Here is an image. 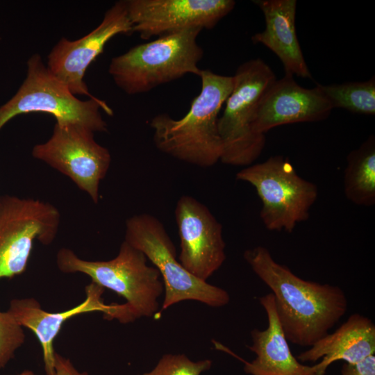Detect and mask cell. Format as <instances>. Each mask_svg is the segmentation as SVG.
Segmentation results:
<instances>
[{"label": "cell", "mask_w": 375, "mask_h": 375, "mask_svg": "<svg viewBox=\"0 0 375 375\" xmlns=\"http://www.w3.org/2000/svg\"><path fill=\"white\" fill-rule=\"evenodd\" d=\"M243 257L272 290L277 317L288 342L311 347L346 313L347 299L340 287L299 277L277 262L262 246L247 249Z\"/></svg>", "instance_id": "1"}, {"label": "cell", "mask_w": 375, "mask_h": 375, "mask_svg": "<svg viewBox=\"0 0 375 375\" xmlns=\"http://www.w3.org/2000/svg\"><path fill=\"white\" fill-rule=\"evenodd\" d=\"M200 93L181 119L167 113L153 117L150 127L156 148L181 161L209 167L220 160L222 144L219 133V114L233 86V76L201 69Z\"/></svg>", "instance_id": "2"}, {"label": "cell", "mask_w": 375, "mask_h": 375, "mask_svg": "<svg viewBox=\"0 0 375 375\" xmlns=\"http://www.w3.org/2000/svg\"><path fill=\"white\" fill-rule=\"evenodd\" d=\"M147 261L142 251L125 240L117 256L109 260H83L67 248L60 249L56 255L61 272L86 274L92 282L126 299L118 319L123 324L150 317L158 310V299L164 292V285L158 270Z\"/></svg>", "instance_id": "3"}, {"label": "cell", "mask_w": 375, "mask_h": 375, "mask_svg": "<svg viewBox=\"0 0 375 375\" xmlns=\"http://www.w3.org/2000/svg\"><path fill=\"white\" fill-rule=\"evenodd\" d=\"M201 31L188 28L136 45L112 58L108 72L130 95L148 92L188 74L199 76L203 51L197 38Z\"/></svg>", "instance_id": "4"}, {"label": "cell", "mask_w": 375, "mask_h": 375, "mask_svg": "<svg viewBox=\"0 0 375 375\" xmlns=\"http://www.w3.org/2000/svg\"><path fill=\"white\" fill-rule=\"evenodd\" d=\"M100 109L112 115V110L97 97L78 99L35 53L27 61L25 79L15 94L0 107V130L12 118L22 114L41 112L51 115L60 125H78L95 132H106L108 124Z\"/></svg>", "instance_id": "5"}, {"label": "cell", "mask_w": 375, "mask_h": 375, "mask_svg": "<svg viewBox=\"0 0 375 375\" xmlns=\"http://www.w3.org/2000/svg\"><path fill=\"white\" fill-rule=\"evenodd\" d=\"M218 129L222 144L220 161L233 166H249L260 156L265 135L256 133L253 122L264 92L276 79L271 67L260 58L241 64L235 71Z\"/></svg>", "instance_id": "6"}, {"label": "cell", "mask_w": 375, "mask_h": 375, "mask_svg": "<svg viewBox=\"0 0 375 375\" xmlns=\"http://www.w3.org/2000/svg\"><path fill=\"white\" fill-rule=\"evenodd\" d=\"M124 240L142 251L160 272L165 291L160 311L187 300L214 308L228 303L230 296L225 290L195 277L182 266L164 225L153 215L141 213L129 217Z\"/></svg>", "instance_id": "7"}, {"label": "cell", "mask_w": 375, "mask_h": 375, "mask_svg": "<svg viewBox=\"0 0 375 375\" xmlns=\"http://www.w3.org/2000/svg\"><path fill=\"white\" fill-rule=\"evenodd\" d=\"M236 178L256 189L262 202L260 216L269 231L292 232L308 219L318 197L317 185L301 177L290 160L280 155L247 166Z\"/></svg>", "instance_id": "8"}, {"label": "cell", "mask_w": 375, "mask_h": 375, "mask_svg": "<svg viewBox=\"0 0 375 375\" xmlns=\"http://www.w3.org/2000/svg\"><path fill=\"white\" fill-rule=\"evenodd\" d=\"M60 214L49 202L31 198L0 197V278L24 273L33 242H53Z\"/></svg>", "instance_id": "9"}, {"label": "cell", "mask_w": 375, "mask_h": 375, "mask_svg": "<svg viewBox=\"0 0 375 375\" xmlns=\"http://www.w3.org/2000/svg\"><path fill=\"white\" fill-rule=\"evenodd\" d=\"M94 136L86 127L56 123L49 139L35 145L32 155L69 178L97 203L99 184L109 169L111 156Z\"/></svg>", "instance_id": "10"}, {"label": "cell", "mask_w": 375, "mask_h": 375, "mask_svg": "<svg viewBox=\"0 0 375 375\" xmlns=\"http://www.w3.org/2000/svg\"><path fill=\"white\" fill-rule=\"evenodd\" d=\"M132 33L126 1H117L105 12L99 26L86 35L74 41L62 38L49 52L47 67L73 94L94 98L83 81L88 67L111 38Z\"/></svg>", "instance_id": "11"}, {"label": "cell", "mask_w": 375, "mask_h": 375, "mask_svg": "<svg viewBox=\"0 0 375 375\" xmlns=\"http://www.w3.org/2000/svg\"><path fill=\"white\" fill-rule=\"evenodd\" d=\"M133 31L143 40L185 29H211L235 7L233 0H128Z\"/></svg>", "instance_id": "12"}, {"label": "cell", "mask_w": 375, "mask_h": 375, "mask_svg": "<svg viewBox=\"0 0 375 375\" xmlns=\"http://www.w3.org/2000/svg\"><path fill=\"white\" fill-rule=\"evenodd\" d=\"M174 215L180 238L178 261L206 281L226 260L222 226L204 204L189 195L178 199Z\"/></svg>", "instance_id": "13"}, {"label": "cell", "mask_w": 375, "mask_h": 375, "mask_svg": "<svg viewBox=\"0 0 375 375\" xmlns=\"http://www.w3.org/2000/svg\"><path fill=\"white\" fill-rule=\"evenodd\" d=\"M333 109L317 85L310 89L303 88L292 76L285 74L276 79L262 96L253 129L265 135L270 129L281 125L323 120Z\"/></svg>", "instance_id": "14"}, {"label": "cell", "mask_w": 375, "mask_h": 375, "mask_svg": "<svg viewBox=\"0 0 375 375\" xmlns=\"http://www.w3.org/2000/svg\"><path fill=\"white\" fill-rule=\"evenodd\" d=\"M104 288L91 282L85 287V299L69 310L49 312L42 308L33 298L15 299L6 311L21 326L31 330L40 342L46 375H56L53 342L64 323L70 318L83 313L101 312L108 320L113 317L119 304H106L102 299Z\"/></svg>", "instance_id": "15"}, {"label": "cell", "mask_w": 375, "mask_h": 375, "mask_svg": "<svg viewBox=\"0 0 375 375\" xmlns=\"http://www.w3.org/2000/svg\"><path fill=\"white\" fill-rule=\"evenodd\" d=\"M259 301L267 317V327L251 331L252 344L248 348L256 357L251 362L244 361V372L250 375H319L317 364L303 365L292 354L277 317L272 293L260 297Z\"/></svg>", "instance_id": "16"}, {"label": "cell", "mask_w": 375, "mask_h": 375, "mask_svg": "<svg viewBox=\"0 0 375 375\" xmlns=\"http://www.w3.org/2000/svg\"><path fill=\"white\" fill-rule=\"evenodd\" d=\"M262 12L265 28L254 34L251 40L269 49L281 61L285 74L310 78L299 44L295 26L296 0H256Z\"/></svg>", "instance_id": "17"}, {"label": "cell", "mask_w": 375, "mask_h": 375, "mask_svg": "<svg viewBox=\"0 0 375 375\" xmlns=\"http://www.w3.org/2000/svg\"><path fill=\"white\" fill-rule=\"evenodd\" d=\"M375 353V325L369 317L358 313L349 317L333 333H328L310 349L299 353L301 362H315L319 375H324L333 362L344 360L356 364Z\"/></svg>", "instance_id": "18"}, {"label": "cell", "mask_w": 375, "mask_h": 375, "mask_svg": "<svg viewBox=\"0 0 375 375\" xmlns=\"http://www.w3.org/2000/svg\"><path fill=\"white\" fill-rule=\"evenodd\" d=\"M344 192L352 203L370 206L375 203V139L371 135L347 156Z\"/></svg>", "instance_id": "19"}, {"label": "cell", "mask_w": 375, "mask_h": 375, "mask_svg": "<svg viewBox=\"0 0 375 375\" xmlns=\"http://www.w3.org/2000/svg\"><path fill=\"white\" fill-rule=\"evenodd\" d=\"M317 86L333 108H343L360 115L375 114L374 76L365 81Z\"/></svg>", "instance_id": "20"}, {"label": "cell", "mask_w": 375, "mask_h": 375, "mask_svg": "<svg viewBox=\"0 0 375 375\" xmlns=\"http://www.w3.org/2000/svg\"><path fill=\"white\" fill-rule=\"evenodd\" d=\"M212 366V360L192 361L184 354H165L150 372L140 375H201Z\"/></svg>", "instance_id": "21"}, {"label": "cell", "mask_w": 375, "mask_h": 375, "mask_svg": "<svg viewBox=\"0 0 375 375\" xmlns=\"http://www.w3.org/2000/svg\"><path fill=\"white\" fill-rule=\"evenodd\" d=\"M22 326L7 312L0 311V369L14 358L16 350L25 341Z\"/></svg>", "instance_id": "22"}, {"label": "cell", "mask_w": 375, "mask_h": 375, "mask_svg": "<svg viewBox=\"0 0 375 375\" xmlns=\"http://www.w3.org/2000/svg\"><path fill=\"white\" fill-rule=\"evenodd\" d=\"M341 375H375V356H369L356 364L345 362L342 367Z\"/></svg>", "instance_id": "23"}, {"label": "cell", "mask_w": 375, "mask_h": 375, "mask_svg": "<svg viewBox=\"0 0 375 375\" xmlns=\"http://www.w3.org/2000/svg\"><path fill=\"white\" fill-rule=\"evenodd\" d=\"M54 367L56 375H88L86 372H79L70 360L56 352Z\"/></svg>", "instance_id": "24"}, {"label": "cell", "mask_w": 375, "mask_h": 375, "mask_svg": "<svg viewBox=\"0 0 375 375\" xmlns=\"http://www.w3.org/2000/svg\"><path fill=\"white\" fill-rule=\"evenodd\" d=\"M17 375H38L35 374L33 371L31 370H24L22 373Z\"/></svg>", "instance_id": "25"}]
</instances>
